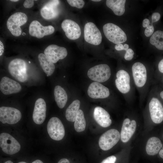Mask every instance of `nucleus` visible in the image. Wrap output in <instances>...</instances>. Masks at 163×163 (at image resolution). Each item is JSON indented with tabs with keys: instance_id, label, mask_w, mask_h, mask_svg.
I'll return each instance as SVG.
<instances>
[{
	"instance_id": "nucleus-6",
	"label": "nucleus",
	"mask_w": 163,
	"mask_h": 163,
	"mask_svg": "<svg viewBox=\"0 0 163 163\" xmlns=\"http://www.w3.org/2000/svg\"><path fill=\"white\" fill-rule=\"evenodd\" d=\"M103 30L107 38L117 44L126 41L127 37L125 32L119 27L111 23H108L103 26Z\"/></svg>"
},
{
	"instance_id": "nucleus-2",
	"label": "nucleus",
	"mask_w": 163,
	"mask_h": 163,
	"mask_svg": "<svg viewBox=\"0 0 163 163\" xmlns=\"http://www.w3.org/2000/svg\"><path fill=\"white\" fill-rule=\"evenodd\" d=\"M115 84L117 89L126 99H133L135 86L131 73L122 69L116 74Z\"/></svg>"
},
{
	"instance_id": "nucleus-5",
	"label": "nucleus",
	"mask_w": 163,
	"mask_h": 163,
	"mask_svg": "<svg viewBox=\"0 0 163 163\" xmlns=\"http://www.w3.org/2000/svg\"><path fill=\"white\" fill-rule=\"evenodd\" d=\"M27 20V17L25 13L16 12L8 18L6 23L7 27L12 35L18 37L22 33L21 27L26 24Z\"/></svg>"
},
{
	"instance_id": "nucleus-47",
	"label": "nucleus",
	"mask_w": 163,
	"mask_h": 163,
	"mask_svg": "<svg viewBox=\"0 0 163 163\" xmlns=\"http://www.w3.org/2000/svg\"><path fill=\"white\" fill-rule=\"evenodd\" d=\"M18 163H27L24 161H21Z\"/></svg>"
},
{
	"instance_id": "nucleus-10",
	"label": "nucleus",
	"mask_w": 163,
	"mask_h": 163,
	"mask_svg": "<svg viewBox=\"0 0 163 163\" xmlns=\"http://www.w3.org/2000/svg\"><path fill=\"white\" fill-rule=\"evenodd\" d=\"M47 129L50 136L53 140H60L65 136L64 127L61 121L57 117H53L50 119Z\"/></svg>"
},
{
	"instance_id": "nucleus-30",
	"label": "nucleus",
	"mask_w": 163,
	"mask_h": 163,
	"mask_svg": "<svg viewBox=\"0 0 163 163\" xmlns=\"http://www.w3.org/2000/svg\"><path fill=\"white\" fill-rule=\"evenodd\" d=\"M134 53L133 50L129 48L126 51L124 55V59L127 61L132 60L133 57Z\"/></svg>"
},
{
	"instance_id": "nucleus-9",
	"label": "nucleus",
	"mask_w": 163,
	"mask_h": 163,
	"mask_svg": "<svg viewBox=\"0 0 163 163\" xmlns=\"http://www.w3.org/2000/svg\"><path fill=\"white\" fill-rule=\"evenodd\" d=\"M0 146L4 152L9 155L18 152L21 149L19 142L10 135L5 133L0 135Z\"/></svg>"
},
{
	"instance_id": "nucleus-49",
	"label": "nucleus",
	"mask_w": 163,
	"mask_h": 163,
	"mask_svg": "<svg viewBox=\"0 0 163 163\" xmlns=\"http://www.w3.org/2000/svg\"></svg>"
},
{
	"instance_id": "nucleus-11",
	"label": "nucleus",
	"mask_w": 163,
	"mask_h": 163,
	"mask_svg": "<svg viewBox=\"0 0 163 163\" xmlns=\"http://www.w3.org/2000/svg\"><path fill=\"white\" fill-rule=\"evenodd\" d=\"M84 37L86 42L92 45H98L102 41V37L100 31L91 22H88L85 25Z\"/></svg>"
},
{
	"instance_id": "nucleus-23",
	"label": "nucleus",
	"mask_w": 163,
	"mask_h": 163,
	"mask_svg": "<svg viewBox=\"0 0 163 163\" xmlns=\"http://www.w3.org/2000/svg\"><path fill=\"white\" fill-rule=\"evenodd\" d=\"M40 66L47 76L51 75L54 72L55 66L53 63L43 53L39 54L38 56Z\"/></svg>"
},
{
	"instance_id": "nucleus-14",
	"label": "nucleus",
	"mask_w": 163,
	"mask_h": 163,
	"mask_svg": "<svg viewBox=\"0 0 163 163\" xmlns=\"http://www.w3.org/2000/svg\"><path fill=\"white\" fill-rule=\"evenodd\" d=\"M44 54L53 63H55L59 59H64L67 56L68 53L65 48L51 44L45 49Z\"/></svg>"
},
{
	"instance_id": "nucleus-13",
	"label": "nucleus",
	"mask_w": 163,
	"mask_h": 163,
	"mask_svg": "<svg viewBox=\"0 0 163 163\" xmlns=\"http://www.w3.org/2000/svg\"><path fill=\"white\" fill-rule=\"evenodd\" d=\"M54 28L51 25L44 26L37 21L34 20L30 23L29 29L30 35L38 39L53 34Z\"/></svg>"
},
{
	"instance_id": "nucleus-8",
	"label": "nucleus",
	"mask_w": 163,
	"mask_h": 163,
	"mask_svg": "<svg viewBox=\"0 0 163 163\" xmlns=\"http://www.w3.org/2000/svg\"><path fill=\"white\" fill-rule=\"evenodd\" d=\"M120 137L119 132L115 129L108 130L99 138L98 143L100 148L104 151L111 149L118 142Z\"/></svg>"
},
{
	"instance_id": "nucleus-35",
	"label": "nucleus",
	"mask_w": 163,
	"mask_h": 163,
	"mask_svg": "<svg viewBox=\"0 0 163 163\" xmlns=\"http://www.w3.org/2000/svg\"><path fill=\"white\" fill-rule=\"evenodd\" d=\"M158 69L159 72L163 75V59L160 61L158 64Z\"/></svg>"
},
{
	"instance_id": "nucleus-43",
	"label": "nucleus",
	"mask_w": 163,
	"mask_h": 163,
	"mask_svg": "<svg viewBox=\"0 0 163 163\" xmlns=\"http://www.w3.org/2000/svg\"><path fill=\"white\" fill-rule=\"evenodd\" d=\"M32 163H43L40 160H36L34 161H33Z\"/></svg>"
},
{
	"instance_id": "nucleus-3",
	"label": "nucleus",
	"mask_w": 163,
	"mask_h": 163,
	"mask_svg": "<svg viewBox=\"0 0 163 163\" xmlns=\"http://www.w3.org/2000/svg\"><path fill=\"white\" fill-rule=\"evenodd\" d=\"M148 107L152 121L157 124L163 121V105L157 93L153 90L148 95Z\"/></svg>"
},
{
	"instance_id": "nucleus-27",
	"label": "nucleus",
	"mask_w": 163,
	"mask_h": 163,
	"mask_svg": "<svg viewBox=\"0 0 163 163\" xmlns=\"http://www.w3.org/2000/svg\"><path fill=\"white\" fill-rule=\"evenodd\" d=\"M74 122V128L76 132H80L85 130L86 121L83 112L81 110L78 112Z\"/></svg>"
},
{
	"instance_id": "nucleus-31",
	"label": "nucleus",
	"mask_w": 163,
	"mask_h": 163,
	"mask_svg": "<svg viewBox=\"0 0 163 163\" xmlns=\"http://www.w3.org/2000/svg\"><path fill=\"white\" fill-rule=\"evenodd\" d=\"M154 29L153 26L149 25L146 27L144 31L145 34L147 37L151 36L153 34Z\"/></svg>"
},
{
	"instance_id": "nucleus-33",
	"label": "nucleus",
	"mask_w": 163,
	"mask_h": 163,
	"mask_svg": "<svg viewBox=\"0 0 163 163\" xmlns=\"http://www.w3.org/2000/svg\"><path fill=\"white\" fill-rule=\"evenodd\" d=\"M34 5V1L31 0H26L23 3L24 6L26 8H30L33 7Z\"/></svg>"
},
{
	"instance_id": "nucleus-20",
	"label": "nucleus",
	"mask_w": 163,
	"mask_h": 163,
	"mask_svg": "<svg viewBox=\"0 0 163 163\" xmlns=\"http://www.w3.org/2000/svg\"><path fill=\"white\" fill-rule=\"evenodd\" d=\"M136 123L134 120L126 118L123 120L120 133V139L123 142H126L134 133Z\"/></svg>"
},
{
	"instance_id": "nucleus-44",
	"label": "nucleus",
	"mask_w": 163,
	"mask_h": 163,
	"mask_svg": "<svg viewBox=\"0 0 163 163\" xmlns=\"http://www.w3.org/2000/svg\"><path fill=\"white\" fill-rule=\"evenodd\" d=\"M4 163H13L12 161L10 160H8L5 161Z\"/></svg>"
},
{
	"instance_id": "nucleus-15",
	"label": "nucleus",
	"mask_w": 163,
	"mask_h": 163,
	"mask_svg": "<svg viewBox=\"0 0 163 163\" xmlns=\"http://www.w3.org/2000/svg\"><path fill=\"white\" fill-rule=\"evenodd\" d=\"M61 27L66 37L69 39L75 40L81 36V30L79 25L73 20H64L61 24Z\"/></svg>"
},
{
	"instance_id": "nucleus-25",
	"label": "nucleus",
	"mask_w": 163,
	"mask_h": 163,
	"mask_svg": "<svg viewBox=\"0 0 163 163\" xmlns=\"http://www.w3.org/2000/svg\"><path fill=\"white\" fill-rule=\"evenodd\" d=\"M55 100L58 107L63 108L67 102L68 97L65 90L61 86L57 85L54 89Z\"/></svg>"
},
{
	"instance_id": "nucleus-38",
	"label": "nucleus",
	"mask_w": 163,
	"mask_h": 163,
	"mask_svg": "<svg viewBox=\"0 0 163 163\" xmlns=\"http://www.w3.org/2000/svg\"><path fill=\"white\" fill-rule=\"evenodd\" d=\"M4 46L3 43L1 41V40L0 41V56H1L4 51Z\"/></svg>"
},
{
	"instance_id": "nucleus-34",
	"label": "nucleus",
	"mask_w": 163,
	"mask_h": 163,
	"mask_svg": "<svg viewBox=\"0 0 163 163\" xmlns=\"http://www.w3.org/2000/svg\"><path fill=\"white\" fill-rule=\"evenodd\" d=\"M160 14L158 12L154 13L152 15V21L153 22L158 21L160 19Z\"/></svg>"
},
{
	"instance_id": "nucleus-46",
	"label": "nucleus",
	"mask_w": 163,
	"mask_h": 163,
	"mask_svg": "<svg viewBox=\"0 0 163 163\" xmlns=\"http://www.w3.org/2000/svg\"><path fill=\"white\" fill-rule=\"evenodd\" d=\"M92 1L94 2H100L101 1L100 0H92Z\"/></svg>"
},
{
	"instance_id": "nucleus-36",
	"label": "nucleus",
	"mask_w": 163,
	"mask_h": 163,
	"mask_svg": "<svg viewBox=\"0 0 163 163\" xmlns=\"http://www.w3.org/2000/svg\"><path fill=\"white\" fill-rule=\"evenodd\" d=\"M115 48L118 51L124 50L123 45L121 43L117 44L115 46Z\"/></svg>"
},
{
	"instance_id": "nucleus-29",
	"label": "nucleus",
	"mask_w": 163,
	"mask_h": 163,
	"mask_svg": "<svg viewBox=\"0 0 163 163\" xmlns=\"http://www.w3.org/2000/svg\"><path fill=\"white\" fill-rule=\"evenodd\" d=\"M69 4L73 7L82 8L84 6L85 2L82 0H67Z\"/></svg>"
},
{
	"instance_id": "nucleus-21",
	"label": "nucleus",
	"mask_w": 163,
	"mask_h": 163,
	"mask_svg": "<svg viewBox=\"0 0 163 163\" xmlns=\"http://www.w3.org/2000/svg\"><path fill=\"white\" fill-rule=\"evenodd\" d=\"M93 116L95 121L102 127H108L111 124L109 114L101 107L98 106L95 108Z\"/></svg>"
},
{
	"instance_id": "nucleus-16",
	"label": "nucleus",
	"mask_w": 163,
	"mask_h": 163,
	"mask_svg": "<svg viewBox=\"0 0 163 163\" xmlns=\"http://www.w3.org/2000/svg\"><path fill=\"white\" fill-rule=\"evenodd\" d=\"M87 92L89 97L94 99L106 98L110 95L109 89L97 82H93L90 84Z\"/></svg>"
},
{
	"instance_id": "nucleus-32",
	"label": "nucleus",
	"mask_w": 163,
	"mask_h": 163,
	"mask_svg": "<svg viewBox=\"0 0 163 163\" xmlns=\"http://www.w3.org/2000/svg\"><path fill=\"white\" fill-rule=\"evenodd\" d=\"M116 157L114 155L109 156L104 159L101 163H115Z\"/></svg>"
},
{
	"instance_id": "nucleus-42",
	"label": "nucleus",
	"mask_w": 163,
	"mask_h": 163,
	"mask_svg": "<svg viewBox=\"0 0 163 163\" xmlns=\"http://www.w3.org/2000/svg\"><path fill=\"white\" fill-rule=\"evenodd\" d=\"M123 47L124 50H125L126 51L129 49V46L128 45L126 44H125L123 45Z\"/></svg>"
},
{
	"instance_id": "nucleus-39",
	"label": "nucleus",
	"mask_w": 163,
	"mask_h": 163,
	"mask_svg": "<svg viewBox=\"0 0 163 163\" xmlns=\"http://www.w3.org/2000/svg\"><path fill=\"white\" fill-rule=\"evenodd\" d=\"M58 163H70L69 160L66 158H63L60 159Z\"/></svg>"
},
{
	"instance_id": "nucleus-28",
	"label": "nucleus",
	"mask_w": 163,
	"mask_h": 163,
	"mask_svg": "<svg viewBox=\"0 0 163 163\" xmlns=\"http://www.w3.org/2000/svg\"><path fill=\"white\" fill-rule=\"evenodd\" d=\"M150 42L158 49L163 50V31H155L150 38Z\"/></svg>"
},
{
	"instance_id": "nucleus-22",
	"label": "nucleus",
	"mask_w": 163,
	"mask_h": 163,
	"mask_svg": "<svg viewBox=\"0 0 163 163\" xmlns=\"http://www.w3.org/2000/svg\"><path fill=\"white\" fill-rule=\"evenodd\" d=\"M162 146V142L159 138L151 137L147 142L145 148L146 152L150 155H156L158 154Z\"/></svg>"
},
{
	"instance_id": "nucleus-41",
	"label": "nucleus",
	"mask_w": 163,
	"mask_h": 163,
	"mask_svg": "<svg viewBox=\"0 0 163 163\" xmlns=\"http://www.w3.org/2000/svg\"><path fill=\"white\" fill-rule=\"evenodd\" d=\"M158 94L160 98L163 101V90L161 91Z\"/></svg>"
},
{
	"instance_id": "nucleus-37",
	"label": "nucleus",
	"mask_w": 163,
	"mask_h": 163,
	"mask_svg": "<svg viewBox=\"0 0 163 163\" xmlns=\"http://www.w3.org/2000/svg\"><path fill=\"white\" fill-rule=\"evenodd\" d=\"M150 21L147 18L144 19L142 22V26L144 27H147L149 25Z\"/></svg>"
},
{
	"instance_id": "nucleus-24",
	"label": "nucleus",
	"mask_w": 163,
	"mask_h": 163,
	"mask_svg": "<svg viewBox=\"0 0 163 163\" xmlns=\"http://www.w3.org/2000/svg\"><path fill=\"white\" fill-rule=\"evenodd\" d=\"M125 0H107L106 5L113 11L115 14L121 16L123 14L125 11Z\"/></svg>"
},
{
	"instance_id": "nucleus-12",
	"label": "nucleus",
	"mask_w": 163,
	"mask_h": 163,
	"mask_svg": "<svg viewBox=\"0 0 163 163\" xmlns=\"http://www.w3.org/2000/svg\"><path fill=\"white\" fill-rule=\"evenodd\" d=\"M21 118V112L16 108L4 106L0 107V121L3 123L14 124Z\"/></svg>"
},
{
	"instance_id": "nucleus-19",
	"label": "nucleus",
	"mask_w": 163,
	"mask_h": 163,
	"mask_svg": "<svg viewBox=\"0 0 163 163\" xmlns=\"http://www.w3.org/2000/svg\"><path fill=\"white\" fill-rule=\"evenodd\" d=\"M46 104L44 100L39 98L36 101L33 113V119L37 124L42 123L46 117Z\"/></svg>"
},
{
	"instance_id": "nucleus-48",
	"label": "nucleus",
	"mask_w": 163,
	"mask_h": 163,
	"mask_svg": "<svg viewBox=\"0 0 163 163\" xmlns=\"http://www.w3.org/2000/svg\"><path fill=\"white\" fill-rule=\"evenodd\" d=\"M162 138L163 139V133H162Z\"/></svg>"
},
{
	"instance_id": "nucleus-17",
	"label": "nucleus",
	"mask_w": 163,
	"mask_h": 163,
	"mask_svg": "<svg viewBox=\"0 0 163 163\" xmlns=\"http://www.w3.org/2000/svg\"><path fill=\"white\" fill-rule=\"evenodd\" d=\"M60 1L58 0H50L46 3L41 8L40 14L46 20H50L56 18L59 14L58 8Z\"/></svg>"
},
{
	"instance_id": "nucleus-7",
	"label": "nucleus",
	"mask_w": 163,
	"mask_h": 163,
	"mask_svg": "<svg viewBox=\"0 0 163 163\" xmlns=\"http://www.w3.org/2000/svg\"><path fill=\"white\" fill-rule=\"evenodd\" d=\"M87 75L90 79L95 82H103L107 81L110 78L111 70L107 65L100 64L90 69Z\"/></svg>"
},
{
	"instance_id": "nucleus-40",
	"label": "nucleus",
	"mask_w": 163,
	"mask_h": 163,
	"mask_svg": "<svg viewBox=\"0 0 163 163\" xmlns=\"http://www.w3.org/2000/svg\"><path fill=\"white\" fill-rule=\"evenodd\" d=\"M158 154L159 157L160 158L162 159H163V145L160 151Z\"/></svg>"
},
{
	"instance_id": "nucleus-45",
	"label": "nucleus",
	"mask_w": 163,
	"mask_h": 163,
	"mask_svg": "<svg viewBox=\"0 0 163 163\" xmlns=\"http://www.w3.org/2000/svg\"><path fill=\"white\" fill-rule=\"evenodd\" d=\"M10 1L13 2H17L19 1L18 0H11Z\"/></svg>"
},
{
	"instance_id": "nucleus-26",
	"label": "nucleus",
	"mask_w": 163,
	"mask_h": 163,
	"mask_svg": "<svg viewBox=\"0 0 163 163\" xmlns=\"http://www.w3.org/2000/svg\"><path fill=\"white\" fill-rule=\"evenodd\" d=\"M80 102L78 100L73 101L67 108L66 117L69 121L74 122L78 112L79 110Z\"/></svg>"
},
{
	"instance_id": "nucleus-4",
	"label": "nucleus",
	"mask_w": 163,
	"mask_h": 163,
	"mask_svg": "<svg viewBox=\"0 0 163 163\" xmlns=\"http://www.w3.org/2000/svg\"><path fill=\"white\" fill-rule=\"evenodd\" d=\"M8 68L10 75L17 80L23 82L27 80L26 64L23 60L18 58L12 60L9 63Z\"/></svg>"
},
{
	"instance_id": "nucleus-1",
	"label": "nucleus",
	"mask_w": 163,
	"mask_h": 163,
	"mask_svg": "<svg viewBox=\"0 0 163 163\" xmlns=\"http://www.w3.org/2000/svg\"><path fill=\"white\" fill-rule=\"evenodd\" d=\"M131 72L135 86L139 93V98L145 99L149 91L153 74L149 72L145 65L140 62L133 64Z\"/></svg>"
},
{
	"instance_id": "nucleus-18",
	"label": "nucleus",
	"mask_w": 163,
	"mask_h": 163,
	"mask_svg": "<svg viewBox=\"0 0 163 163\" xmlns=\"http://www.w3.org/2000/svg\"><path fill=\"white\" fill-rule=\"evenodd\" d=\"M21 89V85L17 82L5 76L2 78L0 82V89L4 94L9 95L20 92Z\"/></svg>"
}]
</instances>
